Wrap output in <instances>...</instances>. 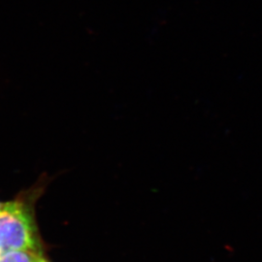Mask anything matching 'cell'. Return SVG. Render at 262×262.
<instances>
[{
  "label": "cell",
  "mask_w": 262,
  "mask_h": 262,
  "mask_svg": "<svg viewBox=\"0 0 262 262\" xmlns=\"http://www.w3.org/2000/svg\"><path fill=\"white\" fill-rule=\"evenodd\" d=\"M49 182L44 174L13 199L0 201V255L17 250L42 253L35 205Z\"/></svg>",
  "instance_id": "obj_1"
},
{
  "label": "cell",
  "mask_w": 262,
  "mask_h": 262,
  "mask_svg": "<svg viewBox=\"0 0 262 262\" xmlns=\"http://www.w3.org/2000/svg\"><path fill=\"white\" fill-rule=\"evenodd\" d=\"M41 254L42 253L28 250L11 251L0 255V262H35Z\"/></svg>",
  "instance_id": "obj_2"
},
{
  "label": "cell",
  "mask_w": 262,
  "mask_h": 262,
  "mask_svg": "<svg viewBox=\"0 0 262 262\" xmlns=\"http://www.w3.org/2000/svg\"><path fill=\"white\" fill-rule=\"evenodd\" d=\"M35 262H49V261H48L47 259H46V258H45V257H43V256H42V254H41V255H40V256H38L37 259H36V260H35Z\"/></svg>",
  "instance_id": "obj_3"
}]
</instances>
